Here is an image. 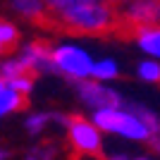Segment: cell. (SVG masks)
<instances>
[{"label":"cell","instance_id":"obj_4","mask_svg":"<svg viewBox=\"0 0 160 160\" xmlns=\"http://www.w3.org/2000/svg\"><path fill=\"white\" fill-rule=\"evenodd\" d=\"M100 129L96 127L93 122L81 120V117H74L67 127V136H69V143L74 146V151L86 155H96L100 153L103 148V136H100Z\"/></svg>","mask_w":160,"mask_h":160},{"label":"cell","instance_id":"obj_5","mask_svg":"<svg viewBox=\"0 0 160 160\" xmlns=\"http://www.w3.org/2000/svg\"><path fill=\"white\" fill-rule=\"evenodd\" d=\"M79 96L93 110H98V108H120L122 105L120 93L112 91V88H108V86H103V81H88V79L79 81Z\"/></svg>","mask_w":160,"mask_h":160},{"label":"cell","instance_id":"obj_3","mask_svg":"<svg viewBox=\"0 0 160 160\" xmlns=\"http://www.w3.org/2000/svg\"><path fill=\"white\" fill-rule=\"evenodd\" d=\"M50 67L67 74V77H72V79L84 81L91 77L93 58L86 48L74 46V43H62V46L50 48Z\"/></svg>","mask_w":160,"mask_h":160},{"label":"cell","instance_id":"obj_6","mask_svg":"<svg viewBox=\"0 0 160 160\" xmlns=\"http://www.w3.org/2000/svg\"><path fill=\"white\" fill-rule=\"evenodd\" d=\"M127 19L139 27H151L160 22V0H134L127 7Z\"/></svg>","mask_w":160,"mask_h":160},{"label":"cell","instance_id":"obj_15","mask_svg":"<svg viewBox=\"0 0 160 160\" xmlns=\"http://www.w3.org/2000/svg\"><path fill=\"white\" fill-rule=\"evenodd\" d=\"M43 2L50 12H55V10H60L65 5H74V2H112V0H43Z\"/></svg>","mask_w":160,"mask_h":160},{"label":"cell","instance_id":"obj_10","mask_svg":"<svg viewBox=\"0 0 160 160\" xmlns=\"http://www.w3.org/2000/svg\"><path fill=\"white\" fill-rule=\"evenodd\" d=\"M120 74V67L112 58H103V60H93V67H91V77L88 79L93 81H112L117 79Z\"/></svg>","mask_w":160,"mask_h":160},{"label":"cell","instance_id":"obj_12","mask_svg":"<svg viewBox=\"0 0 160 160\" xmlns=\"http://www.w3.org/2000/svg\"><path fill=\"white\" fill-rule=\"evenodd\" d=\"M17 41H19L17 27H14L12 22H7V19H0V55H5L10 48H14Z\"/></svg>","mask_w":160,"mask_h":160},{"label":"cell","instance_id":"obj_17","mask_svg":"<svg viewBox=\"0 0 160 160\" xmlns=\"http://www.w3.org/2000/svg\"><path fill=\"white\" fill-rule=\"evenodd\" d=\"M110 160H129V158H124V153H117V155H112Z\"/></svg>","mask_w":160,"mask_h":160},{"label":"cell","instance_id":"obj_20","mask_svg":"<svg viewBox=\"0 0 160 160\" xmlns=\"http://www.w3.org/2000/svg\"><path fill=\"white\" fill-rule=\"evenodd\" d=\"M29 160H36V158H29Z\"/></svg>","mask_w":160,"mask_h":160},{"label":"cell","instance_id":"obj_11","mask_svg":"<svg viewBox=\"0 0 160 160\" xmlns=\"http://www.w3.org/2000/svg\"><path fill=\"white\" fill-rule=\"evenodd\" d=\"M14 12H19L27 19H43L46 17V2L43 0H12Z\"/></svg>","mask_w":160,"mask_h":160},{"label":"cell","instance_id":"obj_14","mask_svg":"<svg viewBox=\"0 0 160 160\" xmlns=\"http://www.w3.org/2000/svg\"><path fill=\"white\" fill-rule=\"evenodd\" d=\"M5 84L12 91H17L19 96H29L31 93V88H33V79H31V74H17V77H12V79H5Z\"/></svg>","mask_w":160,"mask_h":160},{"label":"cell","instance_id":"obj_2","mask_svg":"<svg viewBox=\"0 0 160 160\" xmlns=\"http://www.w3.org/2000/svg\"><path fill=\"white\" fill-rule=\"evenodd\" d=\"M91 122L100 132L117 134V136H124V139H132V141H146L148 136H153L151 127L134 110H122V105L120 108H98L93 112Z\"/></svg>","mask_w":160,"mask_h":160},{"label":"cell","instance_id":"obj_1","mask_svg":"<svg viewBox=\"0 0 160 160\" xmlns=\"http://www.w3.org/2000/svg\"><path fill=\"white\" fill-rule=\"evenodd\" d=\"M53 17L65 29L79 33H100L115 24V12L110 2H74L55 10Z\"/></svg>","mask_w":160,"mask_h":160},{"label":"cell","instance_id":"obj_18","mask_svg":"<svg viewBox=\"0 0 160 160\" xmlns=\"http://www.w3.org/2000/svg\"><path fill=\"white\" fill-rule=\"evenodd\" d=\"M134 160H148V158H134Z\"/></svg>","mask_w":160,"mask_h":160},{"label":"cell","instance_id":"obj_9","mask_svg":"<svg viewBox=\"0 0 160 160\" xmlns=\"http://www.w3.org/2000/svg\"><path fill=\"white\" fill-rule=\"evenodd\" d=\"M22 105H24V96L12 91L5 81L0 79V117H7L10 112H17Z\"/></svg>","mask_w":160,"mask_h":160},{"label":"cell","instance_id":"obj_13","mask_svg":"<svg viewBox=\"0 0 160 160\" xmlns=\"http://www.w3.org/2000/svg\"><path fill=\"white\" fill-rule=\"evenodd\" d=\"M136 74H139V79L148 81V84H158V81H160V62L158 60H143V62H139Z\"/></svg>","mask_w":160,"mask_h":160},{"label":"cell","instance_id":"obj_19","mask_svg":"<svg viewBox=\"0 0 160 160\" xmlns=\"http://www.w3.org/2000/svg\"><path fill=\"white\" fill-rule=\"evenodd\" d=\"M155 146H158V151H160V141H158V143H155Z\"/></svg>","mask_w":160,"mask_h":160},{"label":"cell","instance_id":"obj_8","mask_svg":"<svg viewBox=\"0 0 160 160\" xmlns=\"http://www.w3.org/2000/svg\"><path fill=\"white\" fill-rule=\"evenodd\" d=\"M22 58L27 60L29 72H33V69H53V67H50V48L41 46V43L27 46L24 53H22Z\"/></svg>","mask_w":160,"mask_h":160},{"label":"cell","instance_id":"obj_7","mask_svg":"<svg viewBox=\"0 0 160 160\" xmlns=\"http://www.w3.org/2000/svg\"><path fill=\"white\" fill-rule=\"evenodd\" d=\"M136 43H139V48L146 55L160 60V29L155 27V24L136 29Z\"/></svg>","mask_w":160,"mask_h":160},{"label":"cell","instance_id":"obj_16","mask_svg":"<svg viewBox=\"0 0 160 160\" xmlns=\"http://www.w3.org/2000/svg\"><path fill=\"white\" fill-rule=\"evenodd\" d=\"M46 122H48V115H29L27 117V129L31 134L41 132V129L46 127Z\"/></svg>","mask_w":160,"mask_h":160}]
</instances>
